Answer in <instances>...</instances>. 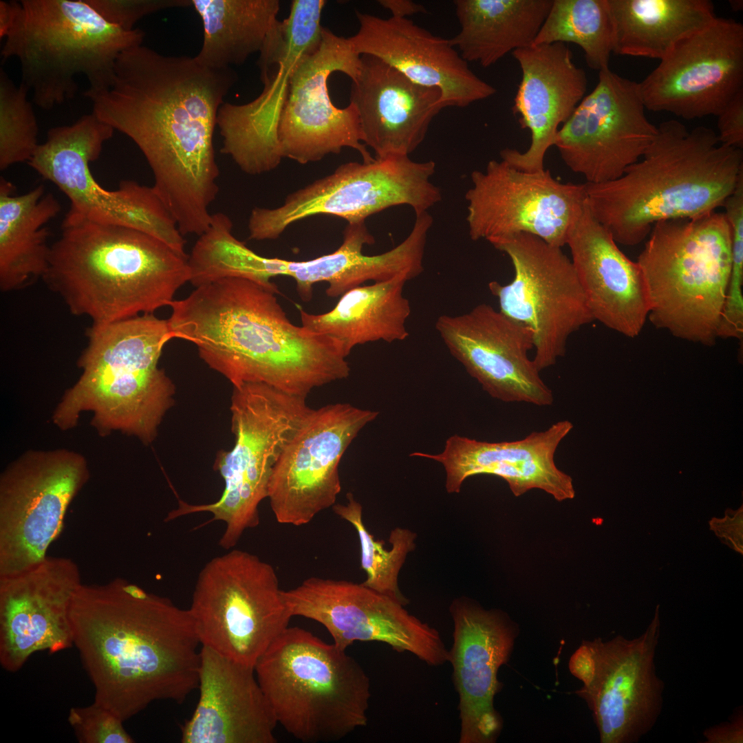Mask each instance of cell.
I'll return each instance as SVG.
<instances>
[{
	"label": "cell",
	"instance_id": "obj_7",
	"mask_svg": "<svg viewBox=\"0 0 743 743\" xmlns=\"http://www.w3.org/2000/svg\"><path fill=\"white\" fill-rule=\"evenodd\" d=\"M144 38L139 28L109 23L85 0H21L1 55L19 60L34 103L51 109L75 96L78 74L89 82L85 91L108 88L119 55Z\"/></svg>",
	"mask_w": 743,
	"mask_h": 743
},
{
	"label": "cell",
	"instance_id": "obj_11",
	"mask_svg": "<svg viewBox=\"0 0 743 743\" xmlns=\"http://www.w3.org/2000/svg\"><path fill=\"white\" fill-rule=\"evenodd\" d=\"M188 610L202 646L253 668L292 617L274 568L237 549L206 563Z\"/></svg>",
	"mask_w": 743,
	"mask_h": 743
},
{
	"label": "cell",
	"instance_id": "obj_20",
	"mask_svg": "<svg viewBox=\"0 0 743 743\" xmlns=\"http://www.w3.org/2000/svg\"><path fill=\"white\" fill-rule=\"evenodd\" d=\"M283 594L292 616L323 625L341 649L346 651L355 641H377L431 666L449 660L435 629L410 614L398 601L363 583L313 577Z\"/></svg>",
	"mask_w": 743,
	"mask_h": 743
},
{
	"label": "cell",
	"instance_id": "obj_31",
	"mask_svg": "<svg viewBox=\"0 0 743 743\" xmlns=\"http://www.w3.org/2000/svg\"><path fill=\"white\" fill-rule=\"evenodd\" d=\"M200 698L182 743H274L277 724L255 669L202 646Z\"/></svg>",
	"mask_w": 743,
	"mask_h": 743
},
{
	"label": "cell",
	"instance_id": "obj_16",
	"mask_svg": "<svg viewBox=\"0 0 743 743\" xmlns=\"http://www.w3.org/2000/svg\"><path fill=\"white\" fill-rule=\"evenodd\" d=\"M85 458L66 449L29 451L0 477V577L41 563L88 480Z\"/></svg>",
	"mask_w": 743,
	"mask_h": 743
},
{
	"label": "cell",
	"instance_id": "obj_48",
	"mask_svg": "<svg viewBox=\"0 0 743 743\" xmlns=\"http://www.w3.org/2000/svg\"><path fill=\"white\" fill-rule=\"evenodd\" d=\"M18 1H0V39H5L10 30L17 14Z\"/></svg>",
	"mask_w": 743,
	"mask_h": 743
},
{
	"label": "cell",
	"instance_id": "obj_34",
	"mask_svg": "<svg viewBox=\"0 0 743 743\" xmlns=\"http://www.w3.org/2000/svg\"><path fill=\"white\" fill-rule=\"evenodd\" d=\"M553 0H455L460 30L450 41L468 63L490 67L534 44Z\"/></svg>",
	"mask_w": 743,
	"mask_h": 743
},
{
	"label": "cell",
	"instance_id": "obj_35",
	"mask_svg": "<svg viewBox=\"0 0 743 743\" xmlns=\"http://www.w3.org/2000/svg\"><path fill=\"white\" fill-rule=\"evenodd\" d=\"M613 53L659 59L717 17L709 0H609Z\"/></svg>",
	"mask_w": 743,
	"mask_h": 743
},
{
	"label": "cell",
	"instance_id": "obj_5",
	"mask_svg": "<svg viewBox=\"0 0 743 743\" xmlns=\"http://www.w3.org/2000/svg\"><path fill=\"white\" fill-rule=\"evenodd\" d=\"M42 279L72 314L110 323L170 306L189 282V255L143 231L68 211Z\"/></svg>",
	"mask_w": 743,
	"mask_h": 743
},
{
	"label": "cell",
	"instance_id": "obj_24",
	"mask_svg": "<svg viewBox=\"0 0 743 743\" xmlns=\"http://www.w3.org/2000/svg\"><path fill=\"white\" fill-rule=\"evenodd\" d=\"M81 583L77 564L64 557L47 556L28 571L0 577L3 669L16 672L36 652L74 646L69 609Z\"/></svg>",
	"mask_w": 743,
	"mask_h": 743
},
{
	"label": "cell",
	"instance_id": "obj_9",
	"mask_svg": "<svg viewBox=\"0 0 743 743\" xmlns=\"http://www.w3.org/2000/svg\"><path fill=\"white\" fill-rule=\"evenodd\" d=\"M254 669L277 724L301 742L337 741L367 723L368 676L308 630L288 627Z\"/></svg>",
	"mask_w": 743,
	"mask_h": 743
},
{
	"label": "cell",
	"instance_id": "obj_17",
	"mask_svg": "<svg viewBox=\"0 0 743 743\" xmlns=\"http://www.w3.org/2000/svg\"><path fill=\"white\" fill-rule=\"evenodd\" d=\"M361 55L349 38L324 28L319 49L303 59L292 73L277 127V140L282 158L299 164L339 153L345 147L357 151L363 162L374 158L363 144L357 110L352 103L336 107L329 94L327 81L334 72H342L354 80L358 76Z\"/></svg>",
	"mask_w": 743,
	"mask_h": 743
},
{
	"label": "cell",
	"instance_id": "obj_46",
	"mask_svg": "<svg viewBox=\"0 0 743 743\" xmlns=\"http://www.w3.org/2000/svg\"><path fill=\"white\" fill-rule=\"evenodd\" d=\"M710 526L717 536L731 548L739 552H742V511L739 509L733 515L726 514L722 519L714 518Z\"/></svg>",
	"mask_w": 743,
	"mask_h": 743
},
{
	"label": "cell",
	"instance_id": "obj_37",
	"mask_svg": "<svg viewBox=\"0 0 743 743\" xmlns=\"http://www.w3.org/2000/svg\"><path fill=\"white\" fill-rule=\"evenodd\" d=\"M191 4L204 28L195 58L216 69L241 65L259 52L280 9L279 0H191Z\"/></svg>",
	"mask_w": 743,
	"mask_h": 743
},
{
	"label": "cell",
	"instance_id": "obj_13",
	"mask_svg": "<svg viewBox=\"0 0 743 743\" xmlns=\"http://www.w3.org/2000/svg\"><path fill=\"white\" fill-rule=\"evenodd\" d=\"M435 170L432 160L416 162L401 155L343 164L288 195L279 207L254 208L248 219L249 239H276L290 225L316 215L356 224L399 205L411 207L416 215L428 212L442 200L440 188L431 182Z\"/></svg>",
	"mask_w": 743,
	"mask_h": 743
},
{
	"label": "cell",
	"instance_id": "obj_25",
	"mask_svg": "<svg viewBox=\"0 0 743 743\" xmlns=\"http://www.w3.org/2000/svg\"><path fill=\"white\" fill-rule=\"evenodd\" d=\"M454 623L449 662L459 695L460 743H493L503 721L494 707L502 687L498 670L513 649L517 631L501 614L464 599L451 606Z\"/></svg>",
	"mask_w": 743,
	"mask_h": 743
},
{
	"label": "cell",
	"instance_id": "obj_12",
	"mask_svg": "<svg viewBox=\"0 0 743 743\" xmlns=\"http://www.w3.org/2000/svg\"><path fill=\"white\" fill-rule=\"evenodd\" d=\"M114 131L94 112L85 114L72 125L51 128L28 164L66 195L69 212L143 231L185 252L186 241L152 186L128 180L109 191L94 177L89 165Z\"/></svg>",
	"mask_w": 743,
	"mask_h": 743
},
{
	"label": "cell",
	"instance_id": "obj_49",
	"mask_svg": "<svg viewBox=\"0 0 743 743\" xmlns=\"http://www.w3.org/2000/svg\"><path fill=\"white\" fill-rule=\"evenodd\" d=\"M729 4L734 11H739L742 8V1H729Z\"/></svg>",
	"mask_w": 743,
	"mask_h": 743
},
{
	"label": "cell",
	"instance_id": "obj_41",
	"mask_svg": "<svg viewBox=\"0 0 743 743\" xmlns=\"http://www.w3.org/2000/svg\"><path fill=\"white\" fill-rule=\"evenodd\" d=\"M28 89L17 86L0 69V170L31 160L36 151L39 127Z\"/></svg>",
	"mask_w": 743,
	"mask_h": 743
},
{
	"label": "cell",
	"instance_id": "obj_27",
	"mask_svg": "<svg viewBox=\"0 0 743 743\" xmlns=\"http://www.w3.org/2000/svg\"><path fill=\"white\" fill-rule=\"evenodd\" d=\"M359 28L349 38L360 55H371L413 82L438 89L445 107H466L496 93L473 72L450 40L408 19H387L356 12Z\"/></svg>",
	"mask_w": 743,
	"mask_h": 743
},
{
	"label": "cell",
	"instance_id": "obj_47",
	"mask_svg": "<svg viewBox=\"0 0 743 743\" xmlns=\"http://www.w3.org/2000/svg\"><path fill=\"white\" fill-rule=\"evenodd\" d=\"M378 3L389 10L391 17L395 18L407 19V17L426 12L424 6L410 0H380Z\"/></svg>",
	"mask_w": 743,
	"mask_h": 743
},
{
	"label": "cell",
	"instance_id": "obj_18",
	"mask_svg": "<svg viewBox=\"0 0 743 743\" xmlns=\"http://www.w3.org/2000/svg\"><path fill=\"white\" fill-rule=\"evenodd\" d=\"M379 412L347 402L312 409L276 462L268 497L276 520L302 526L332 507L341 491L338 466Z\"/></svg>",
	"mask_w": 743,
	"mask_h": 743
},
{
	"label": "cell",
	"instance_id": "obj_15",
	"mask_svg": "<svg viewBox=\"0 0 743 743\" xmlns=\"http://www.w3.org/2000/svg\"><path fill=\"white\" fill-rule=\"evenodd\" d=\"M511 260L515 276L502 285L491 281L499 311L533 333V362L539 372L566 353L570 336L594 318L570 259L561 247L529 233L490 242Z\"/></svg>",
	"mask_w": 743,
	"mask_h": 743
},
{
	"label": "cell",
	"instance_id": "obj_10",
	"mask_svg": "<svg viewBox=\"0 0 743 743\" xmlns=\"http://www.w3.org/2000/svg\"><path fill=\"white\" fill-rule=\"evenodd\" d=\"M311 410L306 398L266 384L249 383L233 387L230 412L235 444L230 451L219 452L215 462L224 481L222 495L209 504L180 500L166 521L211 513V521L226 524L219 546L226 550L234 547L246 530L259 524V506L268 497L273 467Z\"/></svg>",
	"mask_w": 743,
	"mask_h": 743
},
{
	"label": "cell",
	"instance_id": "obj_3",
	"mask_svg": "<svg viewBox=\"0 0 743 743\" xmlns=\"http://www.w3.org/2000/svg\"><path fill=\"white\" fill-rule=\"evenodd\" d=\"M277 286L240 277L202 285L170 305L172 338L194 344L200 357L233 387L263 383L307 398L347 378L350 367L334 338L294 325Z\"/></svg>",
	"mask_w": 743,
	"mask_h": 743
},
{
	"label": "cell",
	"instance_id": "obj_28",
	"mask_svg": "<svg viewBox=\"0 0 743 743\" xmlns=\"http://www.w3.org/2000/svg\"><path fill=\"white\" fill-rule=\"evenodd\" d=\"M521 70V80L512 110L531 142L524 153L506 148L502 160L529 172L544 169L543 160L554 146L560 125L566 122L585 96V72L577 67L563 43L532 45L512 52Z\"/></svg>",
	"mask_w": 743,
	"mask_h": 743
},
{
	"label": "cell",
	"instance_id": "obj_21",
	"mask_svg": "<svg viewBox=\"0 0 743 743\" xmlns=\"http://www.w3.org/2000/svg\"><path fill=\"white\" fill-rule=\"evenodd\" d=\"M645 109L638 83L605 68L559 129L554 146L566 166L586 182L616 180L657 136L658 127L647 119Z\"/></svg>",
	"mask_w": 743,
	"mask_h": 743
},
{
	"label": "cell",
	"instance_id": "obj_45",
	"mask_svg": "<svg viewBox=\"0 0 743 743\" xmlns=\"http://www.w3.org/2000/svg\"><path fill=\"white\" fill-rule=\"evenodd\" d=\"M706 743H742L743 713L739 707L733 713L730 722L712 726L703 732Z\"/></svg>",
	"mask_w": 743,
	"mask_h": 743
},
{
	"label": "cell",
	"instance_id": "obj_43",
	"mask_svg": "<svg viewBox=\"0 0 743 743\" xmlns=\"http://www.w3.org/2000/svg\"><path fill=\"white\" fill-rule=\"evenodd\" d=\"M105 21L132 30L142 17L171 8L192 6L191 0H85Z\"/></svg>",
	"mask_w": 743,
	"mask_h": 743
},
{
	"label": "cell",
	"instance_id": "obj_26",
	"mask_svg": "<svg viewBox=\"0 0 743 743\" xmlns=\"http://www.w3.org/2000/svg\"><path fill=\"white\" fill-rule=\"evenodd\" d=\"M572 429L571 422L561 420L521 440L499 442L453 435L446 440L439 453L416 451L410 456L441 464L449 493H459L468 477L486 474L504 480L516 497L537 488L561 502L573 499L575 491L572 477L556 466L554 454Z\"/></svg>",
	"mask_w": 743,
	"mask_h": 743
},
{
	"label": "cell",
	"instance_id": "obj_38",
	"mask_svg": "<svg viewBox=\"0 0 743 743\" xmlns=\"http://www.w3.org/2000/svg\"><path fill=\"white\" fill-rule=\"evenodd\" d=\"M613 39L609 0H553L533 45L575 43L599 72L609 67Z\"/></svg>",
	"mask_w": 743,
	"mask_h": 743
},
{
	"label": "cell",
	"instance_id": "obj_29",
	"mask_svg": "<svg viewBox=\"0 0 743 743\" xmlns=\"http://www.w3.org/2000/svg\"><path fill=\"white\" fill-rule=\"evenodd\" d=\"M566 245L594 320L629 338L637 336L649 310L642 270L595 219L587 200Z\"/></svg>",
	"mask_w": 743,
	"mask_h": 743
},
{
	"label": "cell",
	"instance_id": "obj_4",
	"mask_svg": "<svg viewBox=\"0 0 743 743\" xmlns=\"http://www.w3.org/2000/svg\"><path fill=\"white\" fill-rule=\"evenodd\" d=\"M743 175V151L711 128L660 124L643 156L618 178L585 183L588 207L617 244H640L659 222L694 218L723 206Z\"/></svg>",
	"mask_w": 743,
	"mask_h": 743
},
{
	"label": "cell",
	"instance_id": "obj_14",
	"mask_svg": "<svg viewBox=\"0 0 743 743\" xmlns=\"http://www.w3.org/2000/svg\"><path fill=\"white\" fill-rule=\"evenodd\" d=\"M659 605L645 632L627 639L583 640L570 673L583 682L575 693L592 713L601 743H635L650 731L663 709L664 682L656 675Z\"/></svg>",
	"mask_w": 743,
	"mask_h": 743
},
{
	"label": "cell",
	"instance_id": "obj_39",
	"mask_svg": "<svg viewBox=\"0 0 743 743\" xmlns=\"http://www.w3.org/2000/svg\"><path fill=\"white\" fill-rule=\"evenodd\" d=\"M347 503L335 504L333 511L350 523L356 529L360 544L361 567L367 574L365 586L387 595L405 605L407 599L400 592L398 574L407 554L415 548L416 535L412 531L396 528L392 530L389 542L391 548H384L383 541L374 539L363 521V508L352 493L347 494Z\"/></svg>",
	"mask_w": 743,
	"mask_h": 743
},
{
	"label": "cell",
	"instance_id": "obj_6",
	"mask_svg": "<svg viewBox=\"0 0 743 743\" xmlns=\"http://www.w3.org/2000/svg\"><path fill=\"white\" fill-rule=\"evenodd\" d=\"M78 365L82 374L67 390L52 416L66 430L84 411L94 413L100 434L120 431L152 442L174 404L175 385L158 367L172 339L168 320L144 314L105 324H91Z\"/></svg>",
	"mask_w": 743,
	"mask_h": 743
},
{
	"label": "cell",
	"instance_id": "obj_44",
	"mask_svg": "<svg viewBox=\"0 0 743 743\" xmlns=\"http://www.w3.org/2000/svg\"><path fill=\"white\" fill-rule=\"evenodd\" d=\"M718 116V138L720 144L743 148V89L722 109Z\"/></svg>",
	"mask_w": 743,
	"mask_h": 743
},
{
	"label": "cell",
	"instance_id": "obj_33",
	"mask_svg": "<svg viewBox=\"0 0 743 743\" xmlns=\"http://www.w3.org/2000/svg\"><path fill=\"white\" fill-rule=\"evenodd\" d=\"M0 178V288L19 290L42 278L48 264L50 233L46 225L61 204L42 184L21 195Z\"/></svg>",
	"mask_w": 743,
	"mask_h": 743
},
{
	"label": "cell",
	"instance_id": "obj_32",
	"mask_svg": "<svg viewBox=\"0 0 743 743\" xmlns=\"http://www.w3.org/2000/svg\"><path fill=\"white\" fill-rule=\"evenodd\" d=\"M401 277L354 288L341 296L331 310L310 314L300 309L301 325L337 341L347 357L358 345L402 341L409 335L411 314Z\"/></svg>",
	"mask_w": 743,
	"mask_h": 743
},
{
	"label": "cell",
	"instance_id": "obj_22",
	"mask_svg": "<svg viewBox=\"0 0 743 743\" xmlns=\"http://www.w3.org/2000/svg\"><path fill=\"white\" fill-rule=\"evenodd\" d=\"M639 84L646 109L718 116L743 89V25L716 17L680 41Z\"/></svg>",
	"mask_w": 743,
	"mask_h": 743
},
{
	"label": "cell",
	"instance_id": "obj_2",
	"mask_svg": "<svg viewBox=\"0 0 743 743\" xmlns=\"http://www.w3.org/2000/svg\"><path fill=\"white\" fill-rule=\"evenodd\" d=\"M69 620L94 702L123 722L157 700L182 703L198 688L201 644L195 624L189 610L169 598L134 597L121 578L82 583Z\"/></svg>",
	"mask_w": 743,
	"mask_h": 743
},
{
	"label": "cell",
	"instance_id": "obj_30",
	"mask_svg": "<svg viewBox=\"0 0 743 743\" xmlns=\"http://www.w3.org/2000/svg\"><path fill=\"white\" fill-rule=\"evenodd\" d=\"M363 142L376 158L409 155L424 141L434 117L445 107L441 91L416 83L380 58L361 55L352 80Z\"/></svg>",
	"mask_w": 743,
	"mask_h": 743
},
{
	"label": "cell",
	"instance_id": "obj_1",
	"mask_svg": "<svg viewBox=\"0 0 743 743\" xmlns=\"http://www.w3.org/2000/svg\"><path fill=\"white\" fill-rule=\"evenodd\" d=\"M237 80L195 57L166 56L140 45L118 57L111 83L84 91L93 112L131 138L154 177L152 186L181 234L200 236L219 189L213 134L219 108Z\"/></svg>",
	"mask_w": 743,
	"mask_h": 743
},
{
	"label": "cell",
	"instance_id": "obj_8",
	"mask_svg": "<svg viewBox=\"0 0 743 743\" xmlns=\"http://www.w3.org/2000/svg\"><path fill=\"white\" fill-rule=\"evenodd\" d=\"M636 262L647 285L649 321L676 338L713 345L732 262L724 213L656 223Z\"/></svg>",
	"mask_w": 743,
	"mask_h": 743
},
{
	"label": "cell",
	"instance_id": "obj_23",
	"mask_svg": "<svg viewBox=\"0 0 743 743\" xmlns=\"http://www.w3.org/2000/svg\"><path fill=\"white\" fill-rule=\"evenodd\" d=\"M435 329L451 354L492 398L505 402L551 405L552 390L533 360V333L493 306L482 303L469 312L442 315Z\"/></svg>",
	"mask_w": 743,
	"mask_h": 743
},
{
	"label": "cell",
	"instance_id": "obj_19",
	"mask_svg": "<svg viewBox=\"0 0 743 743\" xmlns=\"http://www.w3.org/2000/svg\"><path fill=\"white\" fill-rule=\"evenodd\" d=\"M466 221L472 240L529 233L562 248L586 201L585 184L562 183L545 169L529 172L491 160L471 173Z\"/></svg>",
	"mask_w": 743,
	"mask_h": 743
},
{
	"label": "cell",
	"instance_id": "obj_42",
	"mask_svg": "<svg viewBox=\"0 0 743 743\" xmlns=\"http://www.w3.org/2000/svg\"><path fill=\"white\" fill-rule=\"evenodd\" d=\"M68 722L80 743H133L125 729L123 721L107 709L93 702L83 707H72Z\"/></svg>",
	"mask_w": 743,
	"mask_h": 743
},
{
	"label": "cell",
	"instance_id": "obj_40",
	"mask_svg": "<svg viewBox=\"0 0 743 743\" xmlns=\"http://www.w3.org/2000/svg\"><path fill=\"white\" fill-rule=\"evenodd\" d=\"M325 0H293L288 17L275 23L259 52V70L276 66L290 56L302 58L320 47L324 27L321 25Z\"/></svg>",
	"mask_w": 743,
	"mask_h": 743
},
{
	"label": "cell",
	"instance_id": "obj_36",
	"mask_svg": "<svg viewBox=\"0 0 743 743\" xmlns=\"http://www.w3.org/2000/svg\"><path fill=\"white\" fill-rule=\"evenodd\" d=\"M374 243L365 222L348 224L343 243L333 252L301 261L261 256L257 275L263 283H270L277 276L291 277L299 297L306 302L312 298L313 286L320 282L328 284V297H341L367 281H383L391 275L393 261L389 253L363 254L364 246Z\"/></svg>",
	"mask_w": 743,
	"mask_h": 743
}]
</instances>
